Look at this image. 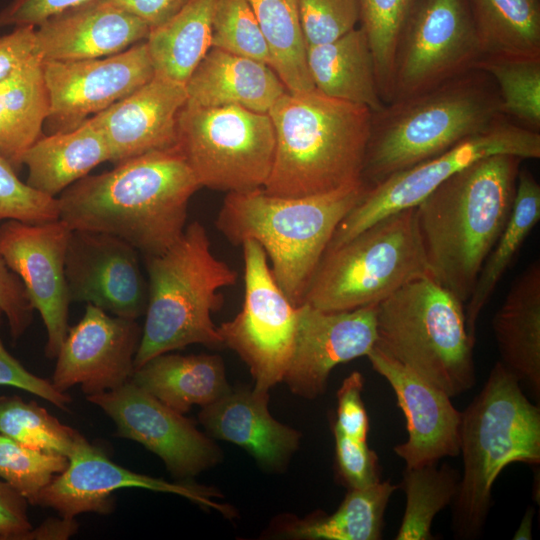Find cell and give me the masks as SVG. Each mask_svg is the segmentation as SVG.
<instances>
[{
  "label": "cell",
  "instance_id": "6da1fadb",
  "mask_svg": "<svg viewBox=\"0 0 540 540\" xmlns=\"http://www.w3.org/2000/svg\"><path fill=\"white\" fill-rule=\"evenodd\" d=\"M200 188L177 147L153 151L66 188L57 198L59 219L71 230L117 236L144 257L157 255L183 234Z\"/></svg>",
  "mask_w": 540,
  "mask_h": 540
},
{
  "label": "cell",
  "instance_id": "7a4b0ae2",
  "mask_svg": "<svg viewBox=\"0 0 540 540\" xmlns=\"http://www.w3.org/2000/svg\"><path fill=\"white\" fill-rule=\"evenodd\" d=\"M522 160L510 154L477 160L415 206L430 277L464 304L510 217Z\"/></svg>",
  "mask_w": 540,
  "mask_h": 540
},
{
  "label": "cell",
  "instance_id": "3957f363",
  "mask_svg": "<svg viewBox=\"0 0 540 540\" xmlns=\"http://www.w3.org/2000/svg\"><path fill=\"white\" fill-rule=\"evenodd\" d=\"M275 154L266 193L324 194L362 183L372 111L317 89L286 91L268 112Z\"/></svg>",
  "mask_w": 540,
  "mask_h": 540
},
{
  "label": "cell",
  "instance_id": "277c9868",
  "mask_svg": "<svg viewBox=\"0 0 540 540\" xmlns=\"http://www.w3.org/2000/svg\"><path fill=\"white\" fill-rule=\"evenodd\" d=\"M504 116L494 80L477 68L386 103L371 114L362 181L371 188L486 130Z\"/></svg>",
  "mask_w": 540,
  "mask_h": 540
},
{
  "label": "cell",
  "instance_id": "5b68a950",
  "mask_svg": "<svg viewBox=\"0 0 540 540\" xmlns=\"http://www.w3.org/2000/svg\"><path fill=\"white\" fill-rule=\"evenodd\" d=\"M368 189L362 182L304 197L274 196L263 188L228 192L215 224L235 245L256 241L277 284L298 306L337 226Z\"/></svg>",
  "mask_w": 540,
  "mask_h": 540
},
{
  "label": "cell",
  "instance_id": "8992f818",
  "mask_svg": "<svg viewBox=\"0 0 540 540\" xmlns=\"http://www.w3.org/2000/svg\"><path fill=\"white\" fill-rule=\"evenodd\" d=\"M463 472L452 502L455 538H478L491 506L492 487L513 463H540V409L497 361L481 391L462 412Z\"/></svg>",
  "mask_w": 540,
  "mask_h": 540
},
{
  "label": "cell",
  "instance_id": "52a82bcc",
  "mask_svg": "<svg viewBox=\"0 0 540 540\" xmlns=\"http://www.w3.org/2000/svg\"><path fill=\"white\" fill-rule=\"evenodd\" d=\"M148 299L134 366L192 344L222 345L211 313L223 304L221 289L235 285L237 273L211 251L199 221L164 252L145 256Z\"/></svg>",
  "mask_w": 540,
  "mask_h": 540
},
{
  "label": "cell",
  "instance_id": "ba28073f",
  "mask_svg": "<svg viewBox=\"0 0 540 540\" xmlns=\"http://www.w3.org/2000/svg\"><path fill=\"white\" fill-rule=\"evenodd\" d=\"M464 303L430 276L376 305L374 348L454 397L476 383Z\"/></svg>",
  "mask_w": 540,
  "mask_h": 540
},
{
  "label": "cell",
  "instance_id": "9c48e42d",
  "mask_svg": "<svg viewBox=\"0 0 540 540\" xmlns=\"http://www.w3.org/2000/svg\"><path fill=\"white\" fill-rule=\"evenodd\" d=\"M430 276L415 207L388 215L324 253L302 303L328 312L377 305Z\"/></svg>",
  "mask_w": 540,
  "mask_h": 540
},
{
  "label": "cell",
  "instance_id": "30bf717a",
  "mask_svg": "<svg viewBox=\"0 0 540 540\" xmlns=\"http://www.w3.org/2000/svg\"><path fill=\"white\" fill-rule=\"evenodd\" d=\"M176 147L201 187L227 193L263 188L273 165L275 130L268 113L186 101Z\"/></svg>",
  "mask_w": 540,
  "mask_h": 540
},
{
  "label": "cell",
  "instance_id": "8fae6325",
  "mask_svg": "<svg viewBox=\"0 0 540 540\" xmlns=\"http://www.w3.org/2000/svg\"><path fill=\"white\" fill-rule=\"evenodd\" d=\"M510 154L540 157V133L504 116L486 130L450 149L397 172L368 189L337 226L326 251L333 250L378 220L417 206L449 177L482 158Z\"/></svg>",
  "mask_w": 540,
  "mask_h": 540
},
{
  "label": "cell",
  "instance_id": "7c38bea8",
  "mask_svg": "<svg viewBox=\"0 0 540 540\" xmlns=\"http://www.w3.org/2000/svg\"><path fill=\"white\" fill-rule=\"evenodd\" d=\"M244 299L237 315L217 327L222 345L246 363L254 389L269 392L283 381L296 336L298 306L277 284L264 249L254 240L241 244Z\"/></svg>",
  "mask_w": 540,
  "mask_h": 540
},
{
  "label": "cell",
  "instance_id": "4fadbf2b",
  "mask_svg": "<svg viewBox=\"0 0 540 540\" xmlns=\"http://www.w3.org/2000/svg\"><path fill=\"white\" fill-rule=\"evenodd\" d=\"M481 56L468 0H418L397 43L393 100L459 76Z\"/></svg>",
  "mask_w": 540,
  "mask_h": 540
},
{
  "label": "cell",
  "instance_id": "5bb4252c",
  "mask_svg": "<svg viewBox=\"0 0 540 540\" xmlns=\"http://www.w3.org/2000/svg\"><path fill=\"white\" fill-rule=\"evenodd\" d=\"M49 134L77 128L155 75L145 40L106 57L42 62Z\"/></svg>",
  "mask_w": 540,
  "mask_h": 540
},
{
  "label": "cell",
  "instance_id": "9a60e30c",
  "mask_svg": "<svg viewBox=\"0 0 540 540\" xmlns=\"http://www.w3.org/2000/svg\"><path fill=\"white\" fill-rule=\"evenodd\" d=\"M115 423L116 435L142 444L170 473L190 478L219 463L222 451L195 424L133 381L86 397Z\"/></svg>",
  "mask_w": 540,
  "mask_h": 540
},
{
  "label": "cell",
  "instance_id": "2e32d148",
  "mask_svg": "<svg viewBox=\"0 0 540 540\" xmlns=\"http://www.w3.org/2000/svg\"><path fill=\"white\" fill-rule=\"evenodd\" d=\"M71 229L60 219L29 224L0 223V257L22 281L28 298L45 325V354L56 358L69 329L71 303L65 258Z\"/></svg>",
  "mask_w": 540,
  "mask_h": 540
},
{
  "label": "cell",
  "instance_id": "e0dca14e",
  "mask_svg": "<svg viewBox=\"0 0 540 540\" xmlns=\"http://www.w3.org/2000/svg\"><path fill=\"white\" fill-rule=\"evenodd\" d=\"M125 488H142L173 493L198 505L216 509L226 517L235 510L212 500L220 497L216 489L189 482H169L136 473L113 462L106 453L84 437L68 457V465L43 489L38 505L50 507L65 518L82 513L108 514L113 510V493Z\"/></svg>",
  "mask_w": 540,
  "mask_h": 540
},
{
  "label": "cell",
  "instance_id": "ac0fdd59",
  "mask_svg": "<svg viewBox=\"0 0 540 540\" xmlns=\"http://www.w3.org/2000/svg\"><path fill=\"white\" fill-rule=\"evenodd\" d=\"M138 254L117 236L71 230L65 258L71 302L91 304L134 320L145 314L148 284Z\"/></svg>",
  "mask_w": 540,
  "mask_h": 540
},
{
  "label": "cell",
  "instance_id": "d6986e66",
  "mask_svg": "<svg viewBox=\"0 0 540 540\" xmlns=\"http://www.w3.org/2000/svg\"><path fill=\"white\" fill-rule=\"evenodd\" d=\"M142 329L134 319L91 304L68 329L56 356L52 384L61 392L80 385L87 395L114 390L131 380Z\"/></svg>",
  "mask_w": 540,
  "mask_h": 540
},
{
  "label": "cell",
  "instance_id": "ffe728a7",
  "mask_svg": "<svg viewBox=\"0 0 540 540\" xmlns=\"http://www.w3.org/2000/svg\"><path fill=\"white\" fill-rule=\"evenodd\" d=\"M375 341L376 305L328 312L302 303L283 381L294 394L315 399L326 391L337 365L366 356Z\"/></svg>",
  "mask_w": 540,
  "mask_h": 540
},
{
  "label": "cell",
  "instance_id": "44dd1931",
  "mask_svg": "<svg viewBox=\"0 0 540 540\" xmlns=\"http://www.w3.org/2000/svg\"><path fill=\"white\" fill-rule=\"evenodd\" d=\"M366 357L393 389L406 419L408 437L393 448L406 467L437 464L444 457L458 456L462 412L454 407L451 397L374 347Z\"/></svg>",
  "mask_w": 540,
  "mask_h": 540
},
{
  "label": "cell",
  "instance_id": "7402d4cb",
  "mask_svg": "<svg viewBox=\"0 0 540 540\" xmlns=\"http://www.w3.org/2000/svg\"><path fill=\"white\" fill-rule=\"evenodd\" d=\"M188 99L185 84L155 74L147 83L89 119L102 133L117 165L177 145L178 115Z\"/></svg>",
  "mask_w": 540,
  "mask_h": 540
},
{
  "label": "cell",
  "instance_id": "603a6c76",
  "mask_svg": "<svg viewBox=\"0 0 540 540\" xmlns=\"http://www.w3.org/2000/svg\"><path fill=\"white\" fill-rule=\"evenodd\" d=\"M149 31L109 0H90L36 26V55L42 62L106 57L146 40Z\"/></svg>",
  "mask_w": 540,
  "mask_h": 540
},
{
  "label": "cell",
  "instance_id": "cb8c5ba5",
  "mask_svg": "<svg viewBox=\"0 0 540 540\" xmlns=\"http://www.w3.org/2000/svg\"><path fill=\"white\" fill-rule=\"evenodd\" d=\"M269 392L231 390L203 406L199 421L211 437L247 450L262 466L278 470L299 446L301 433L274 419Z\"/></svg>",
  "mask_w": 540,
  "mask_h": 540
},
{
  "label": "cell",
  "instance_id": "d4e9b609",
  "mask_svg": "<svg viewBox=\"0 0 540 540\" xmlns=\"http://www.w3.org/2000/svg\"><path fill=\"white\" fill-rule=\"evenodd\" d=\"M187 102L201 107L236 105L268 113L287 89L267 64L211 47L186 84Z\"/></svg>",
  "mask_w": 540,
  "mask_h": 540
},
{
  "label": "cell",
  "instance_id": "484cf974",
  "mask_svg": "<svg viewBox=\"0 0 540 540\" xmlns=\"http://www.w3.org/2000/svg\"><path fill=\"white\" fill-rule=\"evenodd\" d=\"M492 328L499 362L533 397L540 396V263H531L513 282L495 313Z\"/></svg>",
  "mask_w": 540,
  "mask_h": 540
},
{
  "label": "cell",
  "instance_id": "4316f807",
  "mask_svg": "<svg viewBox=\"0 0 540 540\" xmlns=\"http://www.w3.org/2000/svg\"><path fill=\"white\" fill-rule=\"evenodd\" d=\"M306 62L315 89L326 96L372 112L384 106L373 54L361 27L333 42L307 47Z\"/></svg>",
  "mask_w": 540,
  "mask_h": 540
},
{
  "label": "cell",
  "instance_id": "83f0119b",
  "mask_svg": "<svg viewBox=\"0 0 540 540\" xmlns=\"http://www.w3.org/2000/svg\"><path fill=\"white\" fill-rule=\"evenodd\" d=\"M131 381L179 413L209 405L232 389L218 355L164 353L135 368Z\"/></svg>",
  "mask_w": 540,
  "mask_h": 540
},
{
  "label": "cell",
  "instance_id": "f1b7e54d",
  "mask_svg": "<svg viewBox=\"0 0 540 540\" xmlns=\"http://www.w3.org/2000/svg\"><path fill=\"white\" fill-rule=\"evenodd\" d=\"M109 160L107 143L88 118L71 131L43 134L24 153L22 166L30 187L55 197Z\"/></svg>",
  "mask_w": 540,
  "mask_h": 540
},
{
  "label": "cell",
  "instance_id": "f546056e",
  "mask_svg": "<svg viewBox=\"0 0 540 540\" xmlns=\"http://www.w3.org/2000/svg\"><path fill=\"white\" fill-rule=\"evenodd\" d=\"M49 97L35 57L0 83V154L18 171L27 149L43 135Z\"/></svg>",
  "mask_w": 540,
  "mask_h": 540
},
{
  "label": "cell",
  "instance_id": "4dcf8cb0",
  "mask_svg": "<svg viewBox=\"0 0 540 540\" xmlns=\"http://www.w3.org/2000/svg\"><path fill=\"white\" fill-rule=\"evenodd\" d=\"M217 0H187L145 40L155 74L182 84L211 48Z\"/></svg>",
  "mask_w": 540,
  "mask_h": 540
},
{
  "label": "cell",
  "instance_id": "1f68e13d",
  "mask_svg": "<svg viewBox=\"0 0 540 540\" xmlns=\"http://www.w3.org/2000/svg\"><path fill=\"white\" fill-rule=\"evenodd\" d=\"M539 219L540 185L529 170L520 169L510 217L484 261L466 302V326L474 340L481 312Z\"/></svg>",
  "mask_w": 540,
  "mask_h": 540
},
{
  "label": "cell",
  "instance_id": "d6a6232c",
  "mask_svg": "<svg viewBox=\"0 0 540 540\" xmlns=\"http://www.w3.org/2000/svg\"><path fill=\"white\" fill-rule=\"evenodd\" d=\"M389 480L364 488L349 489L332 514L312 515L285 526L289 536L311 540H379L385 511L396 490Z\"/></svg>",
  "mask_w": 540,
  "mask_h": 540
},
{
  "label": "cell",
  "instance_id": "836d02e7",
  "mask_svg": "<svg viewBox=\"0 0 540 540\" xmlns=\"http://www.w3.org/2000/svg\"><path fill=\"white\" fill-rule=\"evenodd\" d=\"M468 3L482 56L540 57V0Z\"/></svg>",
  "mask_w": 540,
  "mask_h": 540
},
{
  "label": "cell",
  "instance_id": "e575fe53",
  "mask_svg": "<svg viewBox=\"0 0 540 540\" xmlns=\"http://www.w3.org/2000/svg\"><path fill=\"white\" fill-rule=\"evenodd\" d=\"M267 42L271 68L290 92L315 89L299 18L298 0H247Z\"/></svg>",
  "mask_w": 540,
  "mask_h": 540
},
{
  "label": "cell",
  "instance_id": "d590c367",
  "mask_svg": "<svg viewBox=\"0 0 540 540\" xmlns=\"http://www.w3.org/2000/svg\"><path fill=\"white\" fill-rule=\"evenodd\" d=\"M461 474L448 464L406 467L402 489L406 505L396 540H432L435 516L452 504Z\"/></svg>",
  "mask_w": 540,
  "mask_h": 540
},
{
  "label": "cell",
  "instance_id": "8d00e7d4",
  "mask_svg": "<svg viewBox=\"0 0 540 540\" xmlns=\"http://www.w3.org/2000/svg\"><path fill=\"white\" fill-rule=\"evenodd\" d=\"M474 68L494 80L505 116L540 130V57L482 56Z\"/></svg>",
  "mask_w": 540,
  "mask_h": 540
},
{
  "label": "cell",
  "instance_id": "74e56055",
  "mask_svg": "<svg viewBox=\"0 0 540 540\" xmlns=\"http://www.w3.org/2000/svg\"><path fill=\"white\" fill-rule=\"evenodd\" d=\"M0 434L30 448L69 457L83 436L35 401L0 396Z\"/></svg>",
  "mask_w": 540,
  "mask_h": 540
},
{
  "label": "cell",
  "instance_id": "f35d334b",
  "mask_svg": "<svg viewBox=\"0 0 540 540\" xmlns=\"http://www.w3.org/2000/svg\"><path fill=\"white\" fill-rule=\"evenodd\" d=\"M418 0H358L360 27L374 58L384 103L393 100L394 59L400 34Z\"/></svg>",
  "mask_w": 540,
  "mask_h": 540
},
{
  "label": "cell",
  "instance_id": "ab89813d",
  "mask_svg": "<svg viewBox=\"0 0 540 540\" xmlns=\"http://www.w3.org/2000/svg\"><path fill=\"white\" fill-rule=\"evenodd\" d=\"M68 465V458L22 445L0 434V478L28 504L38 505L43 489Z\"/></svg>",
  "mask_w": 540,
  "mask_h": 540
},
{
  "label": "cell",
  "instance_id": "60d3db41",
  "mask_svg": "<svg viewBox=\"0 0 540 540\" xmlns=\"http://www.w3.org/2000/svg\"><path fill=\"white\" fill-rule=\"evenodd\" d=\"M211 47L263 62L271 67V55L247 0H217Z\"/></svg>",
  "mask_w": 540,
  "mask_h": 540
},
{
  "label": "cell",
  "instance_id": "b9f144b4",
  "mask_svg": "<svg viewBox=\"0 0 540 540\" xmlns=\"http://www.w3.org/2000/svg\"><path fill=\"white\" fill-rule=\"evenodd\" d=\"M57 219V198L45 195L21 181L17 171L0 154V223L18 220L39 224Z\"/></svg>",
  "mask_w": 540,
  "mask_h": 540
},
{
  "label": "cell",
  "instance_id": "7bdbcfd3",
  "mask_svg": "<svg viewBox=\"0 0 540 540\" xmlns=\"http://www.w3.org/2000/svg\"><path fill=\"white\" fill-rule=\"evenodd\" d=\"M298 7L306 48L333 42L360 23L358 0H298Z\"/></svg>",
  "mask_w": 540,
  "mask_h": 540
},
{
  "label": "cell",
  "instance_id": "ee69618b",
  "mask_svg": "<svg viewBox=\"0 0 540 540\" xmlns=\"http://www.w3.org/2000/svg\"><path fill=\"white\" fill-rule=\"evenodd\" d=\"M335 459L342 481L349 489L364 488L380 481L378 456L367 441L348 437L333 429Z\"/></svg>",
  "mask_w": 540,
  "mask_h": 540
},
{
  "label": "cell",
  "instance_id": "f6af8a7d",
  "mask_svg": "<svg viewBox=\"0 0 540 540\" xmlns=\"http://www.w3.org/2000/svg\"><path fill=\"white\" fill-rule=\"evenodd\" d=\"M364 378L358 371L349 374L337 391L336 421L333 429L361 441L368 440L369 417L363 402Z\"/></svg>",
  "mask_w": 540,
  "mask_h": 540
},
{
  "label": "cell",
  "instance_id": "bcb514c9",
  "mask_svg": "<svg viewBox=\"0 0 540 540\" xmlns=\"http://www.w3.org/2000/svg\"><path fill=\"white\" fill-rule=\"evenodd\" d=\"M2 311L0 309V325ZM0 386H11L47 400L62 410H67L72 398L54 387L51 381L29 372L4 347L0 335Z\"/></svg>",
  "mask_w": 540,
  "mask_h": 540
},
{
  "label": "cell",
  "instance_id": "7dc6e473",
  "mask_svg": "<svg viewBox=\"0 0 540 540\" xmlns=\"http://www.w3.org/2000/svg\"><path fill=\"white\" fill-rule=\"evenodd\" d=\"M0 309L5 314L10 334L19 338L30 326L34 308L21 279L0 257Z\"/></svg>",
  "mask_w": 540,
  "mask_h": 540
},
{
  "label": "cell",
  "instance_id": "c3c4849f",
  "mask_svg": "<svg viewBox=\"0 0 540 540\" xmlns=\"http://www.w3.org/2000/svg\"><path fill=\"white\" fill-rule=\"evenodd\" d=\"M90 0H12L0 11V28L38 26L49 17Z\"/></svg>",
  "mask_w": 540,
  "mask_h": 540
},
{
  "label": "cell",
  "instance_id": "681fc988",
  "mask_svg": "<svg viewBox=\"0 0 540 540\" xmlns=\"http://www.w3.org/2000/svg\"><path fill=\"white\" fill-rule=\"evenodd\" d=\"M36 55V26L23 25L0 36V83Z\"/></svg>",
  "mask_w": 540,
  "mask_h": 540
},
{
  "label": "cell",
  "instance_id": "f907efd6",
  "mask_svg": "<svg viewBox=\"0 0 540 540\" xmlns=\"http://www.w3.org/2000/svg\"><path fill=\"white\" fill-rule=\"evenodd\" d=\"M28 502L0 478V540H24L32 529L27 514Z\"/></svg>",
  "mask_w": 540,
  "mask_h": 540
},
{
  "label": "cell",
  "instance_id": "816d5d0a",
  "mask_svg": "<svg viewBox=\"0 0 540 540\" xmlns=\"http://www.w3.org/2000/svg\"><path fill=\"white\" fill-rule=\"evenodd\" d=\"M145 22L150 29L173 16L187 0H109Z\"/></svg>",
  "mask_w": 540,
  "mask_h": 540
},
{
  "label": "cell",
  "instance_id": "f5cc1de1",
  "mask_svg": "<svg viewBox=\"0 0 540 540\" xmlns=\"http://www.w3.org/2000/svg\"><path fill=\"white\" fill-rule=\"evenodd\" d=\"M78 530L75 518H52L44 521L37 528L29 530L24 540H65Z\"/></svg>",
  "mask_w": 540,
  "mask_h": 540
},
{
  "label": "cell",
  "instance_id": "db71d44e",
  "mask_svg": "<svg viewBox=\"0 0 540 540\" xmlns=\"http://www.w3.org/2000/svg\"><path fill=\"white\" fill-rule=\"evenodd\" d=\"M535 511L533 507H527L521 522L513 535L514 540H531L532 539V522Z\"/></svg>",
  "mask_w": 540,
  "mask_h": 540
}]
</instances>
